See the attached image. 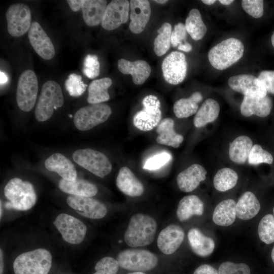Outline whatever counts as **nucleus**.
I'll return each mask as SVG.
<instances>
[{
  "label": "nucleus",
  "mask_w": 274,
  "mask_h": 274,
  "mask_svg": "<svg viewBox=\"0 0 274 274\" xmlns=\"http://www.w3.org/2000/svg\"><path fill=\"white\" fill-rule=\"evenodd\" d=\"M73 158L78 165L101 178L108 175L112 169L111 163L105 154L90 148L76 151Z\"/></svg>",
  "instance_id": "0eeeda50"
},
{
  "label": "nucleus",
  "mask_w": 274,
  "mask_h": 274,
  "mask_svg": "<svg viewBox=\"0 0 274 274\" xmlns=\"http://www.w3.org/2000/svg\"><path fill=\"white\" fill-rule=\"evenodd\" d=\"M112 84V81L109 78H103L92 81L88 88V102L96 104L108 101L110 99L108 90Z\"/></svg>",
  "instance_id": "72a5a7b5"
},
{
  "label": "nucleus",
  "mask_w": 274,
  "mask_h": 274,
  "mask_svg": "<svg viewBox=\"0 0 274 274\" xmlns=\"http://www.w3.org/2000/svg\"><path fill=\"white\" fill-rule=\"evenodd\" d=\"M64 86L69 94L73 97L82 95L87 87V85L82 80L81 76L75 73L68 76Z\"/></svg>",
  "instance_id": "ea45409f"
},
{
  "label": "nucleus",
  "mask_w": 274,
  "mask_h": 274,
  "mask_svg": "<svg viewBox=\"0 0 274 274\" xmlns=\"http://www.w3.org/2000/svg\"><path fill=\"white\" fill-rule=\"evenodd\" d=\"M128 274H146L144 272H141V271H134L133 272L129 273Z\"/></svg>",
  "instance_id": "680f3d73"
},
{
  "label": "nucleus",
  "mask_w": 274,
  "mask_h": 274,
  "mask_svg": "<svg viewBox=\"0 0 274 274\" xmlns=\"http://www.w3.org/2000/svg\"><path fill=\"white\" fill-rule=\"evenodd\" d=\"M218 274H251V270L246 263L226 261L220 265Z\"/></svg>",
  "instance_id": "a18cd8bd"
},
{
  "label": "nucleus",
  "mask_w": 274,
  "mask_h": 274,
  "mask_svg": "<svg viewBox=\"0 0 274 274\" xmlns=\"http://www.w3.org/2000/svg\"><path fill=\"white\" fill-rule=\"evenodd\" d=\"M130 5L127 0H114L107 6L101 23L105 29L112 30L125 23L129 16Z\"/></svg>",
  "instance_id": "dca6fc26"
},
{
  "label": "nucleus",
  "mask_w": 274,
  "mask_h": 274,
  "mask_svg": "<svg viewBox=\"0 0 274 274\" xmlns=\"http://www.w3.org/2000/svg\"><path fill=\"white\" fill-rule=\"evenodd\" d=\"M59 189L63 192L72 195L92 197L98 191L97 187L93 184L84 179L76 178L73 181L63 179L58 183Z\"/></svg>",
  "instance_id": "a878e982"
},
{
  "label": "nucleus",
  "mask_w": 274,
  "mask_h": 274,
  "mask_svg": "<svg viewBox=\"0 0 274 274\" xmlns=\"http://www.w3.org/2000/svg\"><path fill=\"white\" fill-rule=\"evenodd\" d=\"M119 71L123 74L131 75L135 85L143 84L149 78L151 68L147 62L143 60L130 61L125 59H120L117 63Z\"/></svg>",
  "instance_id": "412c9836"
},
{
  "label": "nucleus",
  "mask_w": 274,
  "mask_h": 274,
  "mask_svg": "<svg viewBox=\"0 0 274 274\" xmlns=\"http://www.w3.org/2000/svg\"><path fill=\"white\" fill-rule=\"evenodd\" d=\"M52 265L51 253L44 248L24 252L14 260V274H48Z\"/></svg>",
  "instance_id": "7ed1b4c3"
},
{
  "label": "nucleus",
  "mask_w": 274,
  "mask_h": 274,
  "mask_svg": "<svg viewBox=\"0 0 274 274\" xmlns=\"http://www.w3.org/2000/svg\"><path fill=\"white\" fill-rule=\"evenodd\" d=\"M258 233L260 240L266 244L274 242V217L271 214L265 215L259 222Z\"/></svg>",
  "instance_id": "58836bf2"
},
{
  "label": "nucleus",
  "mask_w": 274,
  "mask_h": 274,
  "mask_svg": "<svg viewBox=\"0 0 274 274\" xmlns=\"http://www.w3.org/2000/svg\"><path fill=\"white\" fill-rule=\"evenodd\" d=\"M220 113V105L215 99H207L197 111L194 119V125L197 128L204 126L215 121Z\"/></svg>",
  "instance_id": "473e14b6"
},
{
  "label": "nucleus",
  "mask_w": 274,
  "mask_h": 274,
  "mask_svg": "<svg viewBox=\"0 0 274 274\" xmlns=\"http://www.w3.org/2000/svg\"><path fill=\"white\" fill-rule=\"evenodd\" d=\"M130 4V19L129 28L134 33H140L145 29L150 20L151 9L147 0H131Z\"/></svg>",
  "instance_id": "6ab92c4d"
},
{
  "label": "nucleus",
  "mask_w": 274,
  "mask_h": 274,
  "mask_svg": "<svg viewBox=\"0 0 274 274\" xmlns=\"http://www.w3.org/2000/svg\"><path fill=\"white\" fill-rule=\"evenodd\" d=\"M192 46L187 42L181 44L178 46V50L186 52L190 51L192 50Z\"/></svg>",
  "instance_id": "603ef678"
},
{
  "label": "nucleus",
  "mask_w": 274,
  "mask_h": 274,
  "mask_svg": "<svg viewBox=\"0 0 274 274\" xmlns=\"http://www.w3.org/2000/svg\"><path fill=\"white\" fill-rule=\"evenodd\" d=\"M273 215H274V208H273Z\"/></svg>",
  "instance_id": "0e129e2a"
},
{
  "label": "nucleus",
  "mask_w": 274,
  "mask_h": 274,
  "mask_svg": "<svg viewBox=\"0 0 274 274\" xmlns=\"http://www.w3.org/2000/svg\"><path fill=\"white\" fill-rule=\"evenodd\" d=\"M174 126V121L170 118L163 119L160 122L156 128L158 134L156 141L158 144L175 148L179 147L184 138L175 131Z\"/></svg>",
  "instance_id": "393cba45"
},
{
  "label": "nucleus",
  "mask_w": 274,
  "mask_h": 274,
  "mask_svg": "<svg viewBox=\"0 0 274 274\" xmlns=\"http://www.w3.org/2000/svg\"><path fill=\"white\" fill-rule=\"evenodd\" d=\"M4 270V261L3 251L0 250V274H3Z\"/></svg>",
  "instance_id": "864d4df0"
},
{
  "label": "nucleus",
  "mask_w": 274,
  "mask_h": 274,
  "mask_svg": "<svg viewBox=\"0 0 274 274\" xmlns=\"http://www.w3.org/2000/svg\"><path fill=\"white\" fill-rule=\"evenodd\" d=\"M1 214H0V216H1V218H2V216L3 215V210H2V201L1 200Z\"/></svg>",
  "instance_id": "e2e57ef3"
},
{
  "label": "nucleus",
  "mask_w": 274,
  "mask_h": 274,
  "mask_svg": "<svg viewBox=\"0 0 274 274\" xmlns=\"http://www.w3.org/2000/svg\"><path fill=\"white\" fill-rule=\"evenodd\" d=\"M67 204L80 215L89 219H99L107 213L106 206L100 201L91 197L68 196Z\"/></svg>",
  "instance_id": "4468645a"
},
{
  "label": "nucleus",
  "mask_w": 274,
  "mask_h": 274,
  "mask_svg": "<svg viewBox=\"0 0 274 274\" xmlns=\"http://www.w3.org/2000/svg\"><path fill=\"white\" fill-rule=\"evenodd\" d=\"M201 2L207 5H212L215 4L216 2L215 0H202Z\"/></svg>",
  "instance_id": "4d7b16f0"
},
{
  "label": "nucleus",
  "mask_w": 274,
  "mask_h": 274,
  "mask_svg": "<svg viewBox=\"0 0 274 274\" xmlns=\"http://www.w3.org/2000/svg\"><path fill=\"white\" fill-rule=\"evenodd\" d=\"M193 274H218V271L209 264H203L198 266Z\"/></svg>",
  "instance_id": "8fccbe9b"
},
{
  "label": "nucleus",
  "mask_w": 274,
  "mask_h": 274,
  "mask_svg": "<svg viewBox=\"0 0 274 274\" xmlns=\"http://www.w3.org/2000/svg\"><path fill=\"white\" fill-rule=\"evenodd\" d=\"M242 6L248 14L255 18H260L263 14L264 4L262 0H243Z\"/></svg>",
  "instance_id": "49530a36"
},
{
  "label": "nucleus",
  "mask_w": 274,
  "mask_h": 274,
  "mask_svg": "<svg viewBox=\"0 0 274 274\" xmlns=\"http://www.w3.org/2000/svg\"><path fill=\"white\" fill-rule=\"evenodd\" d=\"M107 6L105 0H83L81 9L85 23L95 26L101 23Z\"/></svg>",
  "instance_id": "bb28decb"
},
{
  "label": "nucleus",
  "mask_w": 274,
  "mask_h": 274,
  "mask_svg": "<svg viewBox=\"0 0 274 274\" xmlns=\"http://www.w3.org/2000/svg\"><path fill=\"white\" fill-rule=\"evenodd\" d=\"M271 42L272 45L274 47V32H273L271 37Z\"/></svg>",
  "instance_id": "052dcab7"
},
{
  "label": "nucleus",
  "mask_w": 274,
  "mask_h": 274,
  "mask_svg": "<svg viewBox=\"0 0 274 274\" xmlns=\"http://www.w3.org/2000/svg\"><path fill=\"white\" fill-rule=\"evenodd\" d=\"M252 147V141L249 136L241 135L237 137L229 145L230 159L237 164L245 163L248 159Z\"/></svg>",
  "instance_id": "2f4dec72"
},
{
  "label": "nucleus",
  "mask_w": 274,
  "mask_h": 274,
  "mask_svg": "<svg viewBox=\"0 0 274 274\" xmlns=\"http://www.w3.org/2000/svg\"><path fill=\"white\" fill-rule=\"evenodd\" d=\"M207 172L201 165L193 164L180 173L177 177L179 189L184 192L195 190L206 179Z\"/></svg>",
  "instance_id": "aec40b11"
},
{
  "label": "nucleus",
  "mask_w": 274,
  "mask_h": 274,
  "mask_svg": "<svg viewBox=\"0 0 274 274\" xmlns=\"http://www.w3.org/2000/svg\"><path fill=\"white\" fill-rule=\"evenodd\" d=\"M185 234L182 228L172 224L162 229L157 238V246L166 255L175 253L182 244Z\"/></svg>",
  "instance_id": "a211bd4d"
},
{
  "label": "nucleus",
  "mask_w": 274,
  "mask_h": 274,
  "mask_svg": "<svg viewBox=\"0 0 274 274\" xmlns=\"http://www.w3.org/2000/svg\"><path fill=\"white\" fill-rule=\"evenodd\" d=\"M83 0H67V3L71 10L74 12L78 11L82 8Z\"/></svg>",
  "instance_id": "3c124183"
},
{
  "label": "nucleus",
  "mask_w": 274,
  "mask_h": 274,
  "mask_svg": "<svg viewBox=\"0 0 274 274\" xmlns=\"http://www.w3.org/2000/svg\"><path fill=\"white\" fill-rule=\"evenodd\" d=\"M202 94L199 92H194L189 97L177 100L173 107L176 116L179 118H188L196 113L198 104L202 100Z\"/></svg>",
  "instance_id": "f704fd0d"
},
{
  "label": "nucleus",
  "mask_w": 274,
  "mask_h": 274,
  "mask_svg": "<svg viewBox=\"0 0 274 274\" xmlns=\"http://www.w3.org/2000/svg\"><path fill=\"white\" fill-rule=\"evenodd\" d=\"M163 76L169 84L177 85L186 77L187 63L185 54L173 51L164 59L161 64Z\"/></svg>",
  "instance_id": "ddd939ff"
},
{
  "label": "nucleus",
  "mask_w": 274,
  "mask_h": 274,
  "mask_svg": "<svg viewBox=\"0 0 274 274\" xmlns=\"http://www.w3.org/2000/svg\"><path fill=\"white\" fill-rule=\"evenodd\" d=\"M203 210L202 200L195 195H189L183 197L179 201L177 216L180 221H184L193 215H202Z\"/></svg>",
  "instance_id": "c756f323"
},
{
  "label": "nucleus",
  "mask_w": 274,
  "mask_h": 274,
  "mask_svg": "<svg viewBox=\"0 0 274 274\" xmlns=\"http://www.w3.org/2000/svg\"><path fill=\"white\" fill-rule=\"evenodd\" d=\"M171 158L172 156L168 152L159 153L148 158L143 168L149 170L158 169L167 163Z\"/></svg>",
  "instance_id": "37998d69"
},
{
  "label": "nucleus",
  "mask_w": 274,
  "mask_h": 274,
  "mask_svg": "<svg viewBox=\"0 0 274 274\" xmlns=\"http://www.w3.org/2000/svg\"><path fill=\"white\" fill-rule=\"evenodd\" d=\"M157 229L156 221L150 216L136 214L131 217L124 238L131 247H144L154 241Z\"/></svg>",
  "instance_id": "f257e3e1"
},
{
  "label": "nucleus",
  "mask_w": 274,
  "mask_h": 274,
  "mask_svg": "<svg viewBox=\"0 0 274 274\" xmlns=\"http://www.w3.org/2000/svg\"><path fill=\"white\" fill-rule=\"evenodd\" d=\"M154 2H155L157 3L160 4H163L166 3L167 2V1H166V0H156V1H154Z\"/></svg>",
  "instance_id": "13d9d810"
},
{
  "label": "nucleus",
  "mask_w": 274,
  "mask_h": 274,
  "mask_svg": "<svg viewBox=\"0 0 274 274\" xmlns=\"http://www.w3.org/2000/svg\"><path fill=\"white\" fill-rule=\"evenodd\" d=\"M238 176L236 172L229 167L219 169L213 179L215 189L221 192H225L233 188L237 184Z\"/></svg>",
  "instance_id": "e433bc0d"
},
{
  "label": "nucleus",
  "mask_w": 274,
  "mask_h": 274,
  "mask_svg": "<svg viewBox=\"0 0 274 274\" xmlns=\"http://www.w3.org/2000/svg\"><path fill=\"white\" fill-rule=\"evenodd\" d=\"M8 77L7 75L3 72H0V83L1 85H3L7 83Z\"/></svg>",
  "instance_id": "5fc2aeb1"
},
{
  "label": "nucleus",
  "mask_w": 274,
  "mask_h": 274,
  "mask_svg": "<svg viewBox=\"0 0 274 274\" xmlns=\"http://www.w3.org/2000/svg\"><path fill=\"white\" fill-rule=\"evenodd\" d=\"M63 104V96L60 85L56 82L49 80L43 85L35 109L37 121L43 122L53 115L54 109Z\"/></svg>",
  "instance_id": "39448f33"
},
{
  "label": "nucleus",
  "mask_w": 274,
  "mask_h": 274,
  "mask_svg": "<svg viewBox=\"0 0 274 274\" xmlns=\"http://www.w3.org/2000/svg\"><path fill=\"white\" fill-rule=\"evenodd\" d=\"M157 31L158 35L154 42V51L157 56H161L166 53L169 49L172 32V26L169 23L165 22Z\"/></svg>",
  "instance_id": "4c0bfd02"
},
{
  "label": "nucleus",
  "mask_w": 274,
  "mask_h": 274,
  "mask_svg": "<svg viewBox=\"0 0 274 274\" xmlns=\"http://www.w3.org/2000/svg\"><path fill=\"white\" fill-rule=\"evenodd\" d=\"M271 257L273 262L274 263V246L272 249L271 253Z\"/></svg>",
  "instance_id": "bf43d9fd"
},
{
  "label": "nucleus",
  "mask_w": 274,
  "mask_h": 274,
  "mask_svg": "<svg viewBox=\"0 0 274 274\" xmlns=\"http://www.w3.org/2000/svg\"><path fill=\"white\" fill-rule=\"evenodd\" d=\"M236 202L231 198L219 203L214 209L212 219L215 224L221 226H228L235 221Z\"/></svg>",
  "instance_id": "7c9ffc66"
},
{
  "label": "nucleus",
  "mask_w": 274,
  "mask_h": 274,
  "mask_svg": "<svg viewBox=\"0 0 274 274\" xmlns=\"http://www.w3.org/2000/svg\"><path fill=\"white\" fill-rule=\"evenodd\" d=\"M119 267L116 259L111 257H105L96 263L95 272L93 274H117Z\"/></svg>",
  "instance_id": "79ce46f5"
},
{
  "label": "nucleus",
  "mask_w": 274,
  "mask_h": 274,
  "mask_svg": "<svg viewBox=\"0 0 274 274\" xmlns=\"http://www.w3.org/2000/svg\"><path fill=\"white\" fill-rule=\"evenodd\" d=\"M187 237L192 251L199 256H208L212 253L215 249L214 240L204 235L196 228L190 229L188 231Z\"/></svg>",
  "instance_id": "cd10ccee"
},
{
  "label": "nucleus",
  "mask_w": 274,
  "mask_h": 274,
  "mask_svg": "<svg viewBox=\"0 0 274 274\" xmlns=\"http://www.w3.org/2000/svg\"><path fill=\"white\" fill-rule=\"evenodd\" d=\"M38 82L36 74L30 70L24 71L17 84L16 101L19 108L29 112L33 108L37 98Z\"/></svg>",
  "instance_id": "9d476101"
},
{
  "label": "nucleus",
  "mask_w": 274,
  "mask_h": 274,
  "mask_svg": "<svg viewBox=\"0 0 274 274\" xmlns=\"http://www.w3.org/2000/svg\"><path fill=\"white\" fill-rule=\"evenodd\" d=\"M272 107V100L267 95L263 97L244 96L240 110L242 115L245 117H250L255 115L263 118L269 115Z\"/></svg>",
  "instance_id": "4be33fe9"
},
{
  "label": "nucleus",
  "mask_w": 274,
  "mask_h": 274,
  "mask_svg": "<svg viewBox=\"0 0 274 274\" xmlns=\"http://www.w3.org/2000/svg\"><path fill=\"white\" fill-rule=\"evenodd\" d=\"M7 29L9 33L14 37H19L29 30L31 17L28 6L22 3L11 5L6 13Z\"/></svg>",
  "instance_id": "f8f14e48"
},
{
  "label": "nucleus",
  "mask_w": 274,
  "mask_h": 274,
  "mask_svg": "<svg viewBox=\"0 0 274 274\" xmlns=\"http://www.w3.org/2000/svg\"><path fill=\"white\" fill-rule=\"evenodd\" d=\"M244 46L238 39L230 38L214 46L208 53L210 64L215 68L224 70L238 61L243 56Z\"/></svg>",
  "instance_id": "20e7f679"
},
{
  "label": "nucleus",
  "mask_w": 274,
  "mask_h": 274,
  "mask_svg": "<svg viewBox=\"0 0 274 274\" xmlns=\"http://www.w3.org/2000/svg\"><path fill=\"white\" fill-rule=\"evenodd\" d=\"M187 34L185 26L183 23L179 22L175 25L170 37L172 45L176 47L183 44L187 37Z\"/></svg>",
  "instance_id": "de8ad7c7"
},
{
  "label": "nucleus",
  "mask_w": 274,
  "mask_h": 274,
  "mask_svg": "<svg viewBox=\"0 0 274 274\" xmlns=\"http://www.w3.org/2000/svg\"><path fill=\"white\" fill-rule=\"evenodd\" d=\"M28 37L32 48L41 58L50 60L54 56V45L38 22L33 21L31 23Z\"/></svg>",
  "instance_id": "f3484780"
},
{
  "label": "nucleus",
  "mask_w": 274,
  "mask_h": 274,
  "mask_svg": "<svg viewBox=\"0 0 274 274\" xmlns=\"http://www.w3.org/2000/svg\"><path fill=\"white\" fill-rule=\"evenodd\" d=\"M273 160L272 155L258 144L253 146L248 159V163L254 165L263 163L271 164Z\"/></svg>",
  "instance_id": "a19ab883"
},
{
  "label": "nucleus",
  "mask_w": 274,
  "mask_h": 274,
  "mask_svg": "<svg viewBox=\"0 0 274 274\" xmlns=\"http://www.w3.org/2000/svg\"><path fill=\"white\" fill-rule=\"evenodd\" d=\"M116 260L120 267L133 271L150 270L158 263V258L154 253L138 249H128L120 252Z\"/></svg>",
  "instance_id": "423d86ee"
},
{
  "label": "nucleus",
  "mask_w": 274,
  "mask_h": 274,
  "mask_svg": "<svg viewBox=\"0 0 274 274\" xmlns=\"http://www.w3.org/2000/svg\"><path fill=\"white\" fill-rule=\"evenodd\" d=\"M258 78L263 84L267 92L274 94V71H263Z\"/></svg>",
  "instance_id": "09e8293b"
},
{
  "label": "nucleus",
  "mask_w": 274,
  "mask_h": 274,
  "mask_svg": "<svg viewBox=\"0 0 274 274\" xmlns=\"http://www.w3.org/2000/svg\"><path fill=\"white\" fill-rule=\"evenodd\" d=\"M142 104L143 108L134 115L133 123L139 130L148 131L158 126L160 122V102L157 96L149 95L143 98Z\"/></svg>",
  "instance_id": "1a4fd4ad"
},
{
  "label": "nucleus",
  "mask_w": 274,
  "mask_h": 274,
  "mask_svg": "<svg viewBox=\"0 0 274 274\" xmlns=\"http://www.w3.org/2000/svg\"><path fill=\"white\" fill-rule=\"evenodd\" d=\"M116 185L123 193L131 197L140 196L144 192L143 184L126 166L120 169L116 178Z\"/></svg>",
  "instance_id": "5701e85b"
},
{
  "label": "nucleus",
  "mask_w": 274,
  "mask_h": 274,
  "mask_svg": "<svg viewBox=\"0 0 274 274\" xmlns=\"http://www.w3.org/2000/svg\"><path fill=\"white\" fill-rule=\"evenodd\" d=\"M185 26L187 33L195 41L202 39L207 31L200 13L197 9H192L190 11Z\"/></svg>",
  "instance_id": "c9c22d12"
},
{
  "label": "nucleus",
  "mask_w": 274,
  "mask_h": 274,
  "mask_svg": "<svg viewBox=\"0 0 274 274\" xmlns=\"http://www.w3.org/2000/svg\"><path fill=\"white\" fill-rule=\"evenodd\" d=\"M229 86L233 90L249 97H263L267 91L262 82L256 77L248 74L233 76L228 80Z\"/></svg>",
  "instance_id": "2eb2a0df"
},
{
  "label": "nucleus",
  "mask_w": 274,
  "mask_h": 274,
  "mask_svg": "<svg viewBox=\"0 0 274 274\" xmlns=\"http://www.w3.org/2000/svg\"><path fill=\"white\" fill-rule=\"evenodd\" d=\"M6 198L9 200L5 207L18 211H27L36 203L37 197L31 183L18 178L11 179L4 188Z\"/></svg>",
  "instance_id": "f03ea898"
},
{
  "label": "nucleus",
  "mask_w": 274,
  "mask_h": 274,
  "mask_svg": "<svg viewBox=\"0 0 274 274\" xmlns=\"http://www.w3.org/2000/svg\"><path fill=\"white\" fill-rule=\"evenodd\" d=\"M111 113V108L107 104H91L77 111L74 117V122L80 130H89L107 121Z\"/></svg>",
  "instance_id": "6e6552de"
},
{
  "label": "nucleus",
  "mask_w": 274,
  "mask_h": 274,
  "mask_svg": "<svg viewBox=\"0 0 274 274\" xmlns=\"http://www.w3.org/2000/svg\"><path fill=\"white\" fill-rule=\"evenodd\" d=\"M260 202L253 193L246 191L238 199L236 204V216L243 220L254 218L259 212Z\"/></svg>",
  "instance_id": "c85d7f7f"
},
{
  "label": "nucleus",
  "mask_w": 274,
  "mask_h": 274,
  "mask_svg": "<svg viewBox=\"0 0 274 274\" xmlns=\"http://www.w3.org/2000/svg\"><path fill=\"white\" fill-rule=\"evenodd\" d=\"M100 73V64L95 55L88 54L83 61V73L89 79H94Z\"/></svg>",
  "instance_id": "c03bdc74"
},
{
  "label": "nucleus",
  "mask_w": 274,
  "mask_h": 274,
  "mask_svg": "<svg viewBox=\"0 0 274 274\" xmlns=\"http://www.w3.org/2000/svg\"><path fill=\"white\" fill-rule=\"evenodd\" d=\"M219 2L222 5H229L232 4L234 1L232 0H219Z\"/></svg>",
  "instance_id": "6e6d98bb"
},
{
  "label": "nucleus",
  "mask_w": 274,
  "mask_h": 274,
  "mask_svg": "<svg viewBox=\"0 0 274 274\" xmlns=\"http://www.w3.org/2000/svg\"><path fill=\"white\" fill-rule=\"evenodd\" d=\"M46 168L57 173L64 180L73 181L77 178V173L73 163L62 154L54 153L45 161Z\"/></svg>",
  "instance_id": "b1692460"
},
{
  "label": "nucleus",
  "mask_w": 274,
  "mask_h": 274,
  "mask_svg": "<svg viewBox=\"0 0 274 274\" xmlns=\"http://www.w3.org/2000/svg\"><path fill=\"white\" fill-rule=\"evenodd\" d=\"M53 224L66 242L77 245L84 240L87 232L86 225L78 218L65 213L57 216Z\"/></svg>",
  "instance_id": "9b49d317"
}]
</instances>
